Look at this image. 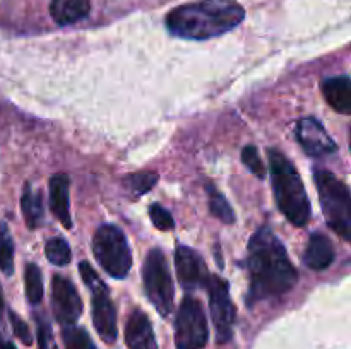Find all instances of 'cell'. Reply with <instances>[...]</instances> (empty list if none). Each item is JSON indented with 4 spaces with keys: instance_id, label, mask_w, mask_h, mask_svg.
Wrapping results in <instances>:
<instances>
[{
    "instance_id": "obj_1",
    "label": "cell",
    "mask_w": 351,
    "mask_h": 349,
    "mask_svg": "<svg viewBox=\"0 0 351 349\" xmlns=\"http://www.w3.org/2000/svg\"><path fill=\"white\" fill-rule=\"evenodd\" d=\"M247 269L250 277L247 294L249 307L257 301L288 293L298 281V272L283 242L267 226H263L250 236Z\"/></svg>"
},
{
    "instance_id": "obj_2",
    "label": "cell",
    "mask_w": 351,
    "mask_h": 349,
    "mask_svg": "<svg viewBox=\"0 0 351 349\" xmlns=\"http://www.w3.org/2000/svg\"><path fill=\"white\" fill-rule=\"evenodd\" d=\"M245 17L237 0H201L175 7L167 16L171 34L187 40H209L235 29Z\"/></svg>"
},
{
    "instance_id": "obj_3",
    "label": "cell",
    "mask_w": 351,
    "mask_h": 349,
    "mask_svg": "<svg viewBox=\"0 0 351 349\" xmlns=\"http://www.w3.org/2000/svg\"><path fill=\"white\" fill-rule=\"evenodd\" d=\"M267 156H269L271 178H273L274 198H276L278 207L291 224L304 228L311 219L312 209L297 168L283 153L276 149L267 151Z\"/></svg>"
},
{
    "instance_id": "obj_4",
    "label": "cell",
    "mask_w": 351,
    "mask_h": 349,
    "mask_svg": "<svg viewBox=\"0 0 351 349\" xmlns=\"http://www.w3.org/2000/svg\"><path fill=\"white\" fill-rule=\"evenodd\" d=\"M314 180L319 201L329 228L345 242H351V195L350 188L331 171L315 168Z\"/></svg>"
},
{
    "instance_id": "obj_5",
    "label": "cell",
    "mask_w": 351,
    "mask_h": 349,
    "mask_svg": "<svg viewBox=\"0 0 351 349\" xmlns=\"http://www.w3.org/2000/svg\"><path fill=\"white\" fill-rule=\"evenodd\" d=\"M93 253L99 266L115 279H123L132 267L129 242L115 224L99 226L93 238Z\"/></svg>"
},
{
    "instance_id": "obj_6",
    "label": "cell",
    "mask_w": 351,
    "mask_h": 349,
    "mask_svg": "<svg viewBox=\"0 0 351 349\" xmlns=\"http://www.w3.org/2000/svg\"><path fill=\"white\" fill-rule=\"evenodd\" d=\"M143 283L144 291L158 313L161 317H170L173 311V279L165 253L160 248H153L147 253L143 266Z\"/></svg>"
},
{
    "instance_id": "obj_7",
    "label": "cell",
    "mask_w": 351,
    "mask_h": 349,
    "mask_svg": "<svg viewBox=\"0 0 351 349\" xmlns=\"http://www.w3.org/2000/svg\"><path fill=\"white\" fill-rule=\"evenodd\" d=\"M209 341V327L202 305L195 298L185 296L175 320L177 349H204Z\"/></svg>"
},
{
    "instance_id": "obj_8",
    "label": "cell",
    "mask_w": 351,
    "mask_h": 349,
    "mask_svg": "<svg viewBox=\"0 0 351 349\" xmlns=\"http://www.w3.org/2000/svg\"><path fill=\"white\" fill-rule=\"evenodd\" d=\"M204 287L208 289L209 308H211L213 324L216 328V341L219 344H225L232 339L237 318V308L230 298L228 283L223 277L209 274Z\"/></svg>"
},
{
    "instance_id": "obj_9",
    "label": "cell",
    "mask_w": 351,
    "mask_h": 349,
    "mask_svg": "<svg viewBox=\"0 0 351 349\" xmlns=\"http://www.w3.org/2000/svg\"><path fill=\"white\" fill-rule=\"evenodd\" d=\"M51 308L62 327L74 325L82 313V301L77 289L69 279L62 276L53 277L51 284Z\"/></svg>"
},
{
    "instance_id": "obj_10",
    "label": "cell",
    "mask_w": 351,
    "mask_h": 349,
    "mask_svg": "<svg viewBox=\"0 0 351 349\" xmlns=\"http://www.w3.org/2000/svg\"><path fill=\"white\" fill-rule=\"evenodd\" d=\"M175 269H177L178 283L184 289L194 291L204 287L208 283V266L204 259L195 250L180 245L175 252Z\"/></svg>"
},
{
    "instance_id": "obj_11",
    "label": "cell",
    "mask_w": 351,
    "mask_h": 349,
    "mask_svg": "<svg viewBox=\"0 0 351 349\" xmlns=\"http://www.w3.org/2000/svg\"><path fill=\"white\" fill-rule=\"evenodd\" d=\"M297 140L308 156L322 157L336 153L338 146L319 120L305 116L297 123Z\"/></svg>"
},
{
    "instance_id": "obj_12",
    "label": "cell",
    "mask_w": 351,
    "mask_h": 349,
    "mask_svg": "<svg viewBox=\"0 0 351 349\" xmlns=\"http://www.w3.org/2000/svg\"><path fill=\"white\" fill-rule=\"evenodd\" d=\"M93 324L99 337L108 344L117 341V310L113 301L110 300L108 287L93 291Z\"/></svg>"
},
{
    "instance_id": "obj_13",
    "label": "cell",
    "mask_w": 351,
    "mask_h": 349,
    "mask_svg": "<svg viewBox=\"0 0 351 349\" xmlns=\"http://www.w3.org/2000/svg\"><path fill=\"white\" fill-rule=\"evenodd\" d=\"M125 344L129 349H158L151 320L139 308H136L127 318Z\"/></svg>"
},
{
    "instance_id": "obj_14",
    "label": "cell",
    "mask_w": 351,
    "mask_h": 349,
    "mask_svg": "<svg viewBox=\"0 0 351 349\" xmlns=\"http://www.w3.org/2000/svg\"><path fill=\"white\" fill-rule=\"evenodd\" d=\"M50 188V209L65 229L72 228L71 218V198H69V188L71 180L65 173H57L48 181Z\"/></svg>"
},
{
    "instance_id": "obj_15",
    "label": "cell",
    "mask_w": 351,
    "mask_h": 349,
    "mask_svg": "<svg viewBox=\"0 0 351 349\" xmlns=\"http://www.w3.org/2000/svg\"><path fill=\"white\" fill-rule=\"evenodd\" d=\"M335 246L322 233H312L304 252V263L312 270H326L335 262Z\"/></svg>"
},
{
    "instance_id": "obj_16",
    "label": "cell",
    "mask_w": 351,
    "mask_h": 349,
    "mask_svg": "<svg viewBox=\"0 0 351 349\" xmlns=\"http://www.w3.org/2000/svg\"><path fill=\"white\" fill-rule=\"evenodd\" d=\"M322 94L329 106L343 115L351 113V79L348 75H336L328 77L321 82Z\"/></svg>"
},
{
    "instance_id": "obj_17",
    "label": "cell",
    "mask_w": 351,
    "mask_h": 349,
    "mask_svg": "<svg viewBox=\"0 0 351 349\" xmlns=\"http://www.w3.org/2000/svg\"><path fill=\"white\" fill-rule=\"evenodd\" d=\"M50 12L55 23L67 26V24L84 19L91 12V2L89 0H51Z\"/></svg>"
},
{
    "instance_id": "obj_18",
    "label": "cell",
    "mask_w": 351,
    "mask_h": 349,
    "mask_svg": "<svg viewBox=\"0 0 351 349\" xmlns=\"http://www.w3.org/2000/svg\"><path fill=\"white\" fill-rule=\"evenodd\" d=\"M21 209H23L27 228H40L41 222H43V202H41V194L38 190L34 192L31 183L24 185L23 195H21Z\"/></svg>"
},
{
    "instance_id": "obj_19",
    "label": "cell",
    "mask_w": 351,
    "mask_h": 349,
    "mask_svg": "<svg viewBox=\"0 0 351 349\" xmlns=\"http://www.w3.org/2000/svg\"><path fill=\"white\" fill-rule=\"evenodd\" d=\"M208 195H209V211L225 224H233L235 222V212H233L232 205L226 201L225 195L215 187V185H208Z\"/></svg>"
},
{
    "instance_id": "obj_20",
    "label": "cell",
    "mask_w": 351,
    "mask_h": 349,
    "mask_svg": "<svg viewBox=\"0 0 351 349\" xmlns=\"http://www.w3.org/2000/svg\"><path fill=\"white\" fill-rule=\"evenodd\" d=\"M158 181V173L154 171H141V173H132V174H127L123 178V185H125L127 190L130 192L132 197H141L144 195L146 192H149L151 188L156 185Z\"/></svg>"
},
{
    "instance_id": "obj_21",
    "label": "cell",
    "mask_w": 351,
    "mask_h": 349,
    "mask_svg": "<svg viewBox=\"0 0 351 349\" xmlns=\"http://www.w3.org/2000/svg\"><path fill=\"white\" fill-rule=\"evenodd\" d=\"M24 283H26V298L31 305H38L43 298V277L36 263H27L24 270Z\"/></svg>"
},
{
    "instance_id": "obj_22",
    "label": "cell",
    "mask_w": 351,
    "mask_h": 349,
    "mask_svg": "<svg viewBox=\"0 0 351 349\" xmlns=\"http://www.w3.org/2000/svg\"><path fill=\"white\" fill-rule=\"evenodd\" d=\"M45 255H47L48 262L50 263H53V266H58V267H64L71 262V257H72L71 246H69V243L65 242L64 238L55 236V238L48 240L47 245H45Z\"/></svg>"
},
{
    "instance_id": "obj_23",
    "label": "cell",
    "mask_w": 351,
    "mask_h": 349,
    "mask_svg": "<svg viewBox=\"0 0 351 349\" xmlns=\"http://www.w3.org/2000/svg\"><path fill=\"white\" fill-rule=\"evenodd\" d=\"M0 270L5 276L14 272V242L5 222H0Z\"/></svg>"
},
{
    "instance_id": "obj_24",
    "label": "cell",
    "mask_w": 351,
    "mask_h": 349,
    "mask_svg": "<svg viewBox=\"0 0 351 349\" xmlns=\"http://www.w3.org/2000/svg\"><path fill=\"white\" fill-rule=\"evenodd\" d=\"M62 337H64L65 349H96L95 342L82 327L65 325L62 327Z\"/></svg>"
},
{
    "instance_id": "obj_25",
    "label": "cell",
    "mask_w": 351,
    "mask_h": 349,
    "mask_svg": "<svg viewBox=\"0 0 351 349\" xmlns=\"http://www.w3.org/2000/svg\"><path fill=\"white\" fill-rule=\"evenodd\" d=\"M242 161L257 178L264 180L266 178V166L259 156V151L256 146H245L242 149Z\"/></svg>"
},
{
    "instance_id": "obj_26",
    "label": "cell",
    "mask_w": 351,
    "mask_h": 349,
    "mask_svg": "<svg viewBox=\"0 0 351 349\" xmlns=\"http://www.w3.org/2000/svg\"><path fill=\"white\" fill-rule=\"evenodd\" d=\"M149 216L151 222L154 224V228L161 229V231H170L175 228V219L163 205L160 204H151L149 205Z\"/></svg>"
},
{
    "instance_id": "obj_27",
    "label": "cell",
    "mask_w": 351,
    "mask_h": 349,
    "mask_svg": "<svg viewBox=\"0 0 351 349\" xmlns=\"http://www.w3.org/2000/svg\"><path fill=\"white\" fill-rule=\"evenodd\" d=\"M34 320H36V325H38L36 335H38V346H40V349H57L50 324H48L43 317H34Z\"/></svg>"
},
{
    "instance_id": "obj_28",
    "label": "cell",
    "mask_w": 351,
    "mask_h": 349,
    "mask_svg": "<svg viewBox=\"0 0 351 349\" xmlns=\"http://www.w3.org/2000/svg\"><path fill=\"white\" fill-rule=\"evenodd\" d=\"M9 318H10V324H12V331H14V334H16V337L19 339L23 344H26V346L33 344V335H31V331H29V327L26 325V322H24L23 318H21L19 315L12 310H9Z\"/></svg>"
},
{
    "instance_id": "obj_29",
    "label": "cell",
    "mask_w": 351,
    "mask_h": 349,
    "mask_svg": "<svg viewBox=\"0 0 351 349\" xmlns=\"http://www.w3.org/2000/svg\"><path fill=\"white\" fill-rule=\"evenodd\" d=\"M79 270H81V276L84 279L86 286L89 287V291H99V289H105V283L99 279V276L96 274V270H93V267L89 266L88 262H81L79 263Z\"/></svg>"
},
{
    "instance_id": "obj_30",
    "label": "cell",
    "mask_w": 351,
    "mask_h": 349,
    "mask_svg": "<svg viewBox=\"0 0 351 349\" xmlns=\"http://www.w3.org/2000/svg\"><path fill=\"white\" fill-rule=\"evenodd\" d=\"M0 349H16V346L10 341H0Z\"/></svg>"
},
{
    "instance_id": "obj_31",
    "label": "cell",
    "mask_w": 351,
    "mask_h": 349,
    "mask_svg": "<svg viewBox=\"0 0 351 349\" xmlns=\"http://www.w3.org/2000/svg\"><path fill=\"white\" fill-rule=\"evenodd\" d=\"M3 310H5V303H3V293H2V286H0V317H2Z\"/></svg>"
}]
</instances>
